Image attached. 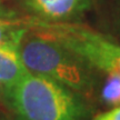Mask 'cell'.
Here are the masks:
<instances>
[{"label":"cell","mask_w":120,"mask_h":120,"mask_svg":"<svg viewBox=\"0 0 120 120\" xmlns=\"http://www.w3.org/2000/svg\"><path fill=\"white\" fill-rule=\"evenodd\" d=\"M19 52L30 72L47 77L82 97L92 96L100 85V71L48 34L28 27Z\"/></svg>","instance_id":"obj_1"},{"label":"cell","mask_w":120,"mask_h":120,"mask_svg":"<svg viewBox=\"0 0 120 120\" xmlns=\"http://www.w3.org/2000/svg\"><path fill=\"white\" fill-rule=\"evenodd\" d=\"M4 100L17 120H87L91 116L81 94L30 71L6 90Z\"/></svg>","instance_id":"obj_2"},{"label":"cell","mask_w":120,"mask_h":120,"mask_svg":"<svg viewBox=\"0 0 120 120\" xmlns=\"http://www.w3.org/2000/svg\"><path fill=\"white\" fill-rule=\"evenodd\" d=\"M27 26L43 32L76 52L100 72L120 75V43L79 22L30 19Z\"/></svg>","instance_id":"obj_3"},{"label":"cell","mask_w":120,"mask_h":120,"mask_svg":"<svg viewBox=\"0 0 120 120\" xmlns=\"http://www.w3.org/2000/svg\"><path fill=\"white\" fill-rule=\"evenodd\" d=\"M32 19L47 22H77L94 0H18Z\"/></svg>","instance_id":"obj_4"},{"label":"cell","mask_w":120,"mask_h":120,"mask_svg":"<svg viewBox=\"0 0 120 120\" xmlns=\"http://www.w3.org/2000/svg\"><path fill=\"white\" fill-rule=\"evenodd\" d=\"M28 73L29 70L25 66L19 52V43L0 45V80L7 89Z\"/></svg>","instance_id":"obj_5"},{"label":"cell","mask_w":120,"mask_h":120,"mask_svg":"<svg viewBox=\"0 0 120 120\" xmlns=\"http://www.w3.org/2000/svg\"><path fill=\"white\" fill-rule=\"evenodd\" d=\"M27 29L28 26L26 21L0 17V45L11 42L20 43Z\"/></svg>","instance_id":"obj_6"},{"label":"cell","mask_w":120,"mask_h":120,"mask_svg":"<svg viewBox=\"0 0 120 120\" xmlns=\"http://www.w3.org/2000/svg\"><path fill=\"white\" fill-rule=\"evenodd\" d=\"M101 100L109 106H120V75L108 73L101 88Z\"/></svg>","instance_id":"obj_7"},{"label":"cell","mask_w":120,"mask_h":120,"mask_svg":"<svg viewBox=\"0 0 120 120\" xmlns=\"http://www.w3.org/2000/svg\"><path fill=\"white\" fill-rule=\"evenodd\" d=\"M94 120H120V106H116L110 111L100 113Z\"/></svg>","instance_id":"obj_8"},{"label":"cell","mask_w":120,"mask_h":120,"mask_svg":"<svg viewBox=\"0 0 120 120\" xmlns=\"http://www.w3.org/2000/svg\"><path fill=\"white\" fill-rule=\"evenodd\" d=\"M6 90H7V87L4 86V83L0 80V100H4V94H6Z\"/></svg>","instance_id":"obj_9"},{"label":"cell","mask_w":120,"mask_h":120,"mask_svg":"<svg viewBox=\"0 0 120 120\" xmlns=\"http://www.w3.org/2000/svg\"><path fill=\"white\" fill-rule=\"evenodd\" d=\"M116 25H117V31H118V34H120V8H119V11H118V15H117Z\"/></svg>","instance_id":"obj_10"},{"label":"cell","mask_w":120,"mask_h":120,"mask_svg":"<svg viewBox=\"0 0 120 120\" xmlns=\"http://www.w3.org/2000/svg\"><path fill=\"white\" fill-rule=\"evenodd\" d=\"M0 120H7V119H6L4 116H0Z\"/></svg>","instance_id":"obj_11"}]
</instances>
